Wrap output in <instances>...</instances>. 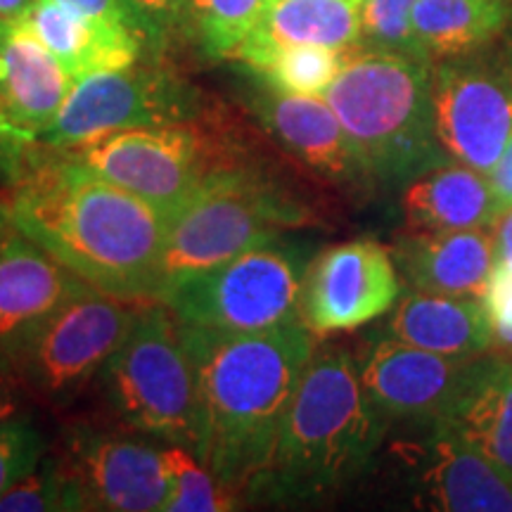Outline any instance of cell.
<instances>
[{
    "mask_svg": "<svg viewBox=\"0 0 512 512\" xmlns=\"http://www.w3.org/2000/svg\"><path fill=\"white\" fill-rule=\"evenodd\" d=\"M12 221L95 290L155 302L171 211L55 152L31 164L8 202Z\"/></svg>",
    "mask_w": 512,
    "mask_h": 512,
    "instance_id": "1",
    "label": "cell"
},
{
    "mask_svg": "<svg viewBox=\"0 0 512 512\" xmlns=\"http://www.w3.org/2000/svg\"><path fill=\"white\" fill-rule=\"evenodd\" d=\"M202 413L197 458L235 494L252 496L271 463L285 413L316 335L302 320L266 332H216L181 323Z\"/></svg>",
    "mask_w": 512,
    "mask_h": 512,
    "instance_id": "2",
    "label": "cell"
},
{
    "mask_svg": "<svg viewBox=\"0 0 512 512\" xmlns=\"http://www.w3.org/2000/svg\"><path fill=\"white\" fill-rule=\"evenodd\" d=\"M387 432L389 422L363 389L354 356L316 351L252 496L306 503L337 494L375 465Z\"/></svg>",
    "mask_w": 512,
    "mask_h": 512,
    "instance_id": "3",
    "label": "cell"
},
{
    "mask_svg": "<svg viewBox=\"0 0 512 512\" xmlns=\"http://www.w3.org/2000/svg\"><path fill=\"white\" fill-rule=\"evenodd\" d=\"M323 98L347 131L370 183L403 190L451 162L434 124L430 62L392 50H349Z\"/></svg>",
    "mask_w": 512,
    "mask_h": 512,
    "instance_id": "4",
    "label": "cell"
},
{
    "mask_svg": "<svg viewBox=\"0 0 512 512\" xmlns=\"http://www.w3.org/2000/svg\"><path fill=\"white\" fill-rule=\"evenodd\" d=\"M309 221L302 202L256 169L226 164L211 171L171 216L155 302L185 280Z\"/></svg>",
    "mask_w": 512,
    "mask_h": 512,
    "instance_id": "5",
    "label": "cell"
},
{
    "mask_svg": "<svg viewBox=\"0 0 512 512\" xmlns=\"http://www.w3.org/2000/svg\"><path fill=\"white\" fill-rule=\"evenodd\" d=\"M112 411L133 430L200 453L202 413L195 368L181 320L162 302H147L131 335L102 370Z\"/></svg>",
    "mask_w": 512,
    "mask_h": 512,
    "instance_id": "6",
    "label": "cell"
},
{
    "mask_svg": "<svg viewBox=\"0 0 512 512\" xmlns=\"http://www.w3.org/2000/svg\"><path fill=\"white\" fill-rule=\"evenodd\" d=\"M309 254L275 238L174 287L162 304L183 325L216 332H266L299 320Z\"/></svg>",
    "mask_w": 512,
    "mask_h": 512,
    "instance_id": "7",
    "label": "cell"
},
{
    "mask_svg": "<svg viewBox=\"0 0 512 512\" xmlns=\"http://www.w3.org/2000/svg\"><path fill=\"white\" fill-rule=\"evenodd\" d=\"M380 453L418 510L512 512V479L448 418L394 422Z\"/></svg>",
    "mask_w": 512,
    "mask_h": 512,
    "instance_id": "8",
    "label": "cell"
},
{
    "mask_svg": "<svg viewBox=\"0 0 512 512\" xmlns=\"http://www.w3.org/2000/svg\"><path fill=\"white\" fill-rule=\"evenodd\" d=\"M147 302L88 287L50 313L17 363L24 387L48 403H67L105 370Z\"/></svg>",
    "mask_w": 512,
    "mask_h": 512,
    "instance_id": "9",
    "label": "cell"
},
{
    "mask_svg": "<svg viewBox=\"0 0 512 512\" xmlns=\"http://www.w3.org/2000/svg\"><path fill=\"white\" fill-rule=\"evenodd\" d=\"M434 124L453 162L489 176L512 133V38L432 64Z\"/></svg>",
    "mask_w": 512,
    "mask_h": 512,
    "instance_id": "10",
    "label": "cell"
},
{
    "mask_svg": "<svg viewBox=\"0 0 512 512\" xmlns=\"http://www.w3.org/2000/svg\"><path fill=\"white\" fill-rule=\"evenodd\" d=\"M64 155L171 211V216L211 171L226 166L216 162L214 143L188 121L124 128Z\"/></svg>",
    "mask_w": 512,
    "mask_h": 512,
    "instance_id": "11",
    "label": "cell"
},
{
    "mask_svg": "<svg viewBox=\"0 0 512 512\" xmlns=\"http://www.w3.org/2000/svg\"><path fill=\"white\" fill-rule=\"evenodd\" d=\"M192 112L195 102L181 81L136 62L74 81L41 147L69 152L124 128L188 121Z\"/></svg>",
    "mask_w": 512,
    "mask_h": 512,
    "instance_id": "12",
    "label": "cell"
},
{
    "mask_svg": "<svg viewBox=\"0 0 512 512\" xmlns=\"http://www.w3.org/2000/svg\"><path fill=\"white\" fill-rule=\"evenodd\" d=\"M74 79L22 17H0V171L19 178L43 157Z\"/></svg>",
    "mask_w": 512,
    "mask_h": 512,
    "instance_id": "13",
    "label": "cell"
},
{
    "mask_svg": "<svg viewBox=\"0 0 512 512\" xmlns=\"http://www.w3.org/2000/svg\"><path fill=\"white\" fill-rule=\"evenodd\" d=\"M401 297L392 249L351 240L320 252L306 268L299 320L313 335L356 330L389 313Z\"/></svg>",
    "mask_w": 512,
    "mask_h": 512,
    "instance_id": "14",
    "label": "cell"
},
{
    "mask_svg": "<svg viewBox=\"0 0 512 512\" xmlns=\"http://www.w3.org/2000/svg\"><path fill=\"white\" fill-rule=\"evenodd\" d=\"M60 463L79 486L86 510L162 512L171 479L164 451L145 441L98 430H72Z\"/></svg>",
    "mask_w": 512,
    "mask_h": 512,
    "instance_id": "15",
    "label": "cell"
},
{
    "mask_svg": "<svg viewBox=\"0 0 512 512\" xmlns=\"http://www.w3.org/2000/svg\"><path fill=\"white\" fill-rule=\"evenodd\" d=\"M88 287L12 221L8 204H0V370L15 373L50 313Z\"/></svg>",
    "mask_w": 512,
    "mask_h": 512,
    "instance_id": "16",
    "label": "cell"
},
{
    "mask_svg": "<svg viewBox=\"0 0 512 512\" xmlns=\"http://www.w3.org/2000/svg\"><path fill=\"white\" fill-rule=\"evenodd\" d=\"M484 356L453 358L382 337L358 370L373 406L394 425L451 418Z\"/></svg>",
    "mask_w": 512,
    "mask_h": 512,
    "instance_id": "17",
    "label": "cell"
},
{
    "mask_svg": "<svg viewBox=\"0 0 512 512\" xmlns=\"http://www.w3.org/2000/svg\"><path fill=\"white\" fill-rule=\"evenodd\" d=\"M256 105L273 138L311 171L344 188L370 183L347 131L323 95H292L271 88Z\"/></svg>",
    "mask_w": 512,
    "mask_h": 512,
    "instance_id": "18",
    "label": "cell"
},
{
    "mask_svg": "<svg viewBox=\"0 0 512 512\" xmlns=\"http://www.w3.org/2000/svg\"><path fill=\"white\" fill-rule=\"evenodd\" d=\"M392 254L411 290L448 297L482 299L496 266L491 228L408 230Z\"/></svg>",
    "mask_w": 512,
    "mask_h": 512,
    "instance_id": "19",
    "label": "cell"
},
{
    "mask_svg": "<svg viewBox=\"0 0 512 512\" xmlns=\"http://www.w3.org/2000/svg\"><path fill=\"white\" fill-rule=\"evenodd\" d=\"M387 337L453 358L496 351L484 302L477 297L411 290L392 309Z\"/></svg>",
    "mask_w": 512,
    "mask_h": 512,
    "instance_id": "20",
    "label": "cell"
},
{
    "mask_svg": "<svg viewBox=\"0 0 512 512\" xmlns=\"http://www.w3.org/2000/svg\"><path fill=\"white\" fill-rule=\"evenodd\" d=\"M22 19L74 81L133 67L145 43L138 31L95 22L53 0H34Z\"/></svg>",
    "mask_w": 512,
    "mask_h": 512,
    "instance_id": "21",
    "label": "cell"
},
{
    "mask_svg": "<svg viewBox=\"0 0 512 512\" xmlns=\"http://www.w3.org/2000/svg\"><path fill=\"white\" fill-rule=\"evenodd\" d=\"M403 219L408 230L491 228L501 216L491 178L460 162H446L403 188Z\"/></svg>",
    "mask_w": 512,
    "mask_h": 512,
    "instance_id": "22",
    "label": "cell"
},
{
    "mask_svg": "<svg viewBox=\"0 0 512 512\" xmlns=\"http://www.w3.org/2000/svg\"><path fill=\"white\" fill-rule=\"evenodd\" d=\"M363 3L366 0H266L238 53L287 43L351 50L361 46Z\"/></svg>",
    "mask_w": 512,
    "mask_h": 512,
    "instance_id": "23",
    "label": "cell"
},
{
    "mask_svg": "<svg viewBox=\"0 0 512 512\" xmlns=\"http://www.w3.org/2000/svg\"><path fill=\"white\" fill-rule=\"evenodd\" d=\"M512 29V0H418L413 31L427 62L475 53Z\"/></svg>",
    "mask_w": 512,
    "mask_h": 512,
    "instance_id": "24",
    "label": "cell"
},
{
    "mask_svg": "<svg viewBox=\"0 0 512 512\" xmlns=\"http://www.w3.org/2000/svg\"><path fill=\"white\" fill-rule=\"evenodd\" d=\"M448 420L512 479V354L484 356Z\"/></svg>",
    "mask_w": 512,
    "mask_h": 512,
    "instance_id": "25",
    "label": "cell"
},
{
    "mask_svg": "<svg viewBox=\"0 0 512 512\" xmlns=\"http://www.w3.org/2000/svg\"><path fill=\"white\" fill-rule=\"evenodd\" d=\"M349 50L313 43L240 50L235 60L245 62L266 81L268 88L292 95H325L347 62Z\"/></svg>",
    "mask_w": 512,
    "mask_h": 512,
    "instance_id": "26",
    "label": "cell"
},
{
    "mask_svg": "<svg viewBox=\"0 0 512 512\" xmlns=\"http://www.w3.org/2000/svg\"><path fill=\"white\" fill-rule=\"evenodd\" d=\"M162 451L171 479V494L162 512H221L238 508L240 496L221 484L190 448L169 444Z\"/></svg>",
    "mask_w": 512,
    "mask_h": 512,
    "instance_id": "27",
    "label": "cell"
},
{
    "mask_svg": "<svg viewBox=\"0 0 512 512\" xmlns=\"http://www.w3.org/2000/svg\"><path fill=\"white\" fill-rule=\"evenodd\" d=\"M266 0H190L197 41L209 57H235L259 22Z\"/></svg>",
    "mask_w": 512,
    "mask_h": 512,
    "instance_id": "28",
    "label": "cell"
},
{
    "mask_svg": "<svg viewBox=\"0 0 512 512\" xmlns=\"http://www.w3.org/2000/svg\"><path fill=\"white\" fill-rule=\"evenodd\" d=\"M86 510L79 486L67 475L60 458H43L12 489L0 496V512H48Z\"/></svg>",
    "mask_w": 512,
    "mask_h": 512,
    "instance_id": "29",
    "label": "cell"
},
{
    "mask_svg": "<svg viewBox=\"0 0 512 512\" xmlns=\"http://www.w3.org/2000/svg\"><path fill=\"white\" fill-rule=\"evenodd\" d=\"M415 3L418 0H366L361 15V48L392 50L425 60L413 31Z\"/></svg>",
    "mask_w": 512,
    "mask_h": 512,
    "instance_id": "30",
    "label": "cell"
},
{
    "mask_svg": "<svg viewBox=\"0 0 512 512\" xmlns=\"http://www.w3.org/2000/svg\"><path fill=\"white\" fill-rule=\"evenodd\" d=\"M46 458V439L27 413L0 422V496Z\"/></svg>",
    "mask_w": 512,
    "mask_h": 512,
    "instance_id": "31",
    "label": "cell"
},
{
    "mask_svg": "<svg viewBox=\"0 0 512 512\" xmlns=\"http://www.w3.org/2000/svg\"><path fill=\"white\" fill-rule=\"evenodd\" d=\"M482 302L496 351L512 354V273L494 266Z\"/></svg>",
    "mask_w": 512,
    "mask_h": 512,
    "instance_id": "32",
    "label": "cell"
},
{
    "mask_svg": "<svg viewBox=\"0 0 512 512\" xmlns=\"http://www.w3.org/2000/svg\"><path fill=\"white\" fill-rule=\"evenodd\" d=\"M126 3L136 15L147 41L159 43L188 10L190 0H126Z\"/></svg>",
    "mask_w": 512,
    "mask_h": 512,
    "instance_id": "33",
    "label": "cell"
},
{
    "mask_svg": "<svg viewBox=\"0 0 512 512\" xmlns=\"http://www.w3.org/2000/svg\"><path fill=\"white\" fill-rule=\"evenodd\" d=\"M53 3L62 5V8L79 12V15L95 19V22L110 24V27L133 29L145 38L143 29H140L136 15L128 8L126 0H53ZM147 41V38H145Z\"/></svg>",
    "mask_w": 512,
    "mask_h": 512,
    "instance_id": "34",
    "label": "cell"
},
{
    "mask_svg": "<svg viewBox=\"0 0 512 512\" xmlns=\"http://www.w3.org/2000/svg\"><path fill=\"white\" fill-rule=\"evenodd\" d=\"M24 384L10 370H0V422L15 418L22 413L24 403Z\"/></svg>",
    "mask_w": 512,
    "mask_h": 512,
    "instance_id": "35",
    "label": "cell"
},
{
    "mask_svg": "<svg viewBox=\"0 0 512 512\" xmlns=\"http://www.w3.org/2000/svg\"><path fill=\"white\" fill-rule=\"evenodd\" d=\"M491 233H494L496 266L512 273V207L498 216L491 226Z\"/></svg>",
    "mask_w": 512,
    "mask_h": 512,
    "instance_id": "36",
    "label": "cell"
},
{
    "mask_svg": "<svg viewBox=\"0 0 512 512\" xmlns=\"http://www.w3.org/2000/svg\"><path fill=\"white\" fill-rule=\"evenodd\" d=\"M491 185H494L498 204H501V214L512 207V133L505 145L501 159H498L496 169L489 174Z\"/></svg>",
    "mask_w": 512,
    "mask_h": 512,
    "instance_id": "37",
    "label": "cell"
},
{
    "mask_svg": "<svg viewBox=\"0 0 512 512\" xmlns=\"http://www.w3.org/2000/svg\"><path fill=\"white\" fill-rule=\"evenodd\" d=\"M34 0H0V17H22Z\"/></svg>",
    "mask_w": 512,
    "mask_h": 512,
    "instance_id": "38",
    "label": "cell"
}]
</instances>
